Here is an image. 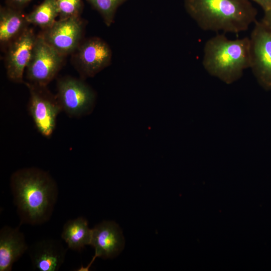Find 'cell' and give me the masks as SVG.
<instances>
[{
	"label": "cell",
	"mask_w": 271,
	"mask_h": 271,
	"mask_svg": "<svg viewBox=\"0 0 271 271\" xmlns=\"http://www.w3.org/2000/svg\"><path fill=\"white\" fill-rule=\"evenodd\" d=\"M10 186L20 225H41L49 220L59 191L48 172L36 167L20 169L11 175Z\"/></svg>",
	"instance_id": "1"
},
{
	"label": "cell",
	"mask_w": 271,
	"mask_h": 271,
	"mask_svg": "<svg viewBox=\"0 0 271 271\" xmlns=\"http://www.w3.org/2000/svg\"><path fill=\"white\" fill-rule=\"evenodd\" d=\"M188 14L204 31L237 33L254 23L257 11L248 0H184Z\"/></svg>",
	"instance_id": "2"
},
{
	"label": "cell",
	"mask_w": 271,
	"mask_h": 271,
	"mask_svg": "<svg viewBox=\"0 0 271 271\" xmlns=\"http://www.w3.org/2000/svg\"><path fill=\"white\" fill-rule=\"evenodd\" d=\"M250 64L249 38L229 40L223 34H217L204 45L203 67L210 75L227 84L239 80Z\"/></svg>",
	"instance_id": "3"
},
{
	"label": "cell",
	"mask_w": 271,
	"mask_h": 271,
	"mask_svg": "<svg viewBox=\"0 0 271 271\" xmlns=\"http://www.w3.org/2000/svg\"><path fill=\"white\" fill-rule=\"evenodd\" d=\"M56 96L62 110L70 117H81L90 114L96 101L95 91L88 84L71 77L60 79Z\"/></svg>",
	"instance_id": "4"
},
{
	"label": "cell",
	"mask_w": 271,
	"mask_h": 271,
	"mask_svg": "<svg viewBox=\"0 0 271 271\" xmlns=\"http://www.w3.org/2000/svg\"><path fill=\"white\" fill-rule=\"evenodd\" d=\"M250 40V68L259 85L271 91V30L256 21Z\"/></svg>",
	"instance_id": "5"
},
{
	"label": "cell",
	"mask_w": 271,
	"mask_h": 271,
	"mask_svg": "<svg viewBox=\"0 0 271 271\" xmlns=\"http://www.w3.org/2000/svg\"><path fill=\"white\" fill-rule=\"evenodd\" d=\"M25 83L30 93V114L38 131L50 138L55 128L57 117L62 111L61 106L56 95L49 92L46 86Z\"/></svg>",
	"instance_id": "6"
},
{
	"label": "cell",
	"mask_w": 271,
	"mask_h": 271,
	"mask_svg": "<svg viewBox=\"0 0 271 271\" xmlns=\"http://www.w3.org/2000/svg\"><path fill=\"white\" fill-rule=\"evenodd\" d=\"M63 56L49 44L42 35L37 36L27 67L28 83L46 86L60 70Z\"/></svg>",
	"instance_id": "7"
},
{
	"label": "cell",
	"mask_w": 271,
	"mask_h": 271,
	"mask_svg": "<svg viewBox=\"0 0 271 271\" xmlns=\"http://www.w3.org/2000/svg\"><path fill=\"white\" fill-rule=\"evenodd\" d=\"M75 58L81 76L92 77L110 64L112 51L98 37H92L78 46Z\"/></svg>",
	"instance_id": "8"
},
{
	"label": "cell",
	"mask_w": 271,
	"mask_h": 271,
	"mask_svg": "<svg viewBox=\"0 0 271 271\" xmlns=\"http://www.w3.org/2000/svg\"><path fill=\"white\" fill-rule=\"evenodd\" d=\"M83 31V22L78 16H74L56 21L42 35L49 44L64 56L78 48Z\"/></svg>",
	"instance_id": "9"
},
{
	"label": "cell",
	"mask_w": 271,
	"mask_h": 271,
	"mask_svg": "<svg viewBox=\"0 0 271 271\" xmlns=\"http://www.w3.org/2000/svg\"><path fill=\"white\" fill-rule=\"evenodd\" d=\"M36 38L34 31L27 28L9 44L6 68L8 77L13 82H24V73L30 60Z\"/></svg>",
	"instance_id": "10"
},
{
	"label": "cell",
	"mask_w": 271,
	"mask_h": 271,
	"mask_svg": "<svg viewBox=\"0 0 271 271\" xmlns=\"http://www.w3.org/2000/svg\"><path fill=\"white\" fill-rule=\"evenodd\" d=\"M124 243L122 232L113 221H103L92 229L90 245L95 250V254L87 267L90 266L96 257L111 258L121 251Z\"/></svg>",
	"instance_id": "11"
},
{
	"label": "cell",
	"mask_w": 271,
	"mask_h": 271,
	"mask_svg": "<svg viewBox=\"0 0 271 271\" xmlns=\"http://www.w3.org/2000/svg\"><path fill=\"white\" fill-rule=\"evenodd\" d=\"M28 251L34 269L57 271L65 261L67 248L60 240L50 238L32 244Z\"/></svg>",
	"instance_id": "12"
},
{
	"label": "cell",
	"mask_w": 271,
	"mask_h": 271,
	"mask_svg": "<svg viewBox=\"0 0 271 271\" xmlns=\"http://www.w3.org/2000/svg\"><path fill=\"white\" fill-rule=\"evenodd\" d=\"M20 226L5 225L0 229V271H11L14 263L28 250Z\"/></svg>",
	"instance_id": "13"
},
{
	"label": "cell",
	"mask_w": 271,
	"mask_h": 271,
	"mask_svg": "<svg viewBox=\"0 0 271 271\" xmlns=\"http://www.w3.org/2000/svg\"><path fill=\"white\" fill-rule=\"evenodd\" d=\"M91 234L92 229L89 228L88 221L81 216L65 222L61 237L68 248L80 251L86 245L90 244Z\"/></svg>",
	"instance_id": "14"
},
{
	"label": "cell",
	"mask_w": 271,
	"mask_h": 271,
	"mask_svg": "<svg viewBox=\"0 0 271 271\" xmlns=\"http://www.w3.org/2000/svg\"><path fill=\"white\" fill-rule=\"evenodd\" d=\"M29 23L26 16L11 8H2L0 11V42L9 45L27 28Z\"/></svg>",
	"instance_id": "15"
},
{
	"label": "cell",
	"mask_w": 271,
	"mask_h": 271,
	"mask_svg": "<svg viewBox=\"0 0 271 271\" xmlns=\"http://www.w3.org/2000/svg\"><path fill=\"white\" fill-rule=\"evenodd\" d=\"M59 15L55 0H44L32 12L26 16L27 21L44 29L50 27Z\"/></svg>",
	"instance_id": "16"
},
{
	"label": "cell",
	"mask_w": 271,
	"mask_h": 271,
	"mask_svg": "<svg viewBox=\"0 0 271 271\" xmlns=\"http://www.w3.org/2000/svg\"><path fill=\"white\" fill-rule=\"evenodd\" d=\"M126 0H88L99 13L105 24L109 27L114 22L118 8Z\"/></svg>",
	"instance_id": "17"
},
{
	"label": "cell",
	"mask_w": 271,
	"mask_h": 271,
	"mask_svg": "<svg viewBox=\"0 0 271 271\" xmlns=\"http://www.w3.org/2000/svg\"><path fill=\"white\" fill-rule=\"evenodd\" d=\"M61 18L78 16L82 7L81 0H55Z\"/></svg>",
	"instance_id": "18"
},
{
	"label": "cell",
	"mask_w": 271,
	"mask_h": 271,
	"mask_svg": "<svg viewBox=\"0 0 271 271\" xmlns=\"http://www.w3.org/2000/svg\"><path fill=\"white\" fill-rule=\"evenodd\" d=\"M249 1V0H248ZM257 3L263 10L266 11L271 9V0H251Z\"/></svg>",
	"instance_id": "19"
},
{
	"label": "cell",
	"mask_w": 271,
	"mask_h": 271,
	"mask_svg": "<svg viewBox=\"0 0 271 271\" xmlns=\"http://www.w3.org/2000/svg\"><path fill=\"white\" fill-rule=\"evenodd\" d=\"M261 21L271 30V9L264 12L263 17Z\"/></svg>",
	"instance_id": "20"
},
{
	"label": "cell",
	"mask_w": 271,
	"mask_h": 271,
	"mask_svg": "<svg viewBox=\"0 0 271 271\" xmlns=\"http://www.w3.org/2000/svg\"><path fill=\"white\" fill-rule=\"evenodd\" d=\"M10 3L14 6V7H18L20 6H22L31 0H9Z\"/></svg>",
	"instance_id": "21"
}]
</instances>
